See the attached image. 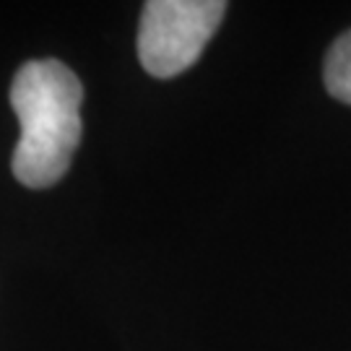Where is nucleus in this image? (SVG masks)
<instances>
[{"instance_id":"nucleus-1","label":"nucleus","mask_w":351,"mask_h":351,"mask_svg":"<svg viewBox=\"0 0 351 351\" xmlns=\"http://www.w3.org/2000/svg\"><path fill=\"white\" fill-rule=\"evenodd\" d=\"M78 75L60 60H32L11 84V104L21 125L13 151V175L26 188H50L71 167L81 143Z\"/></svg>"},{"instance_id":"nucleus-2","label":"nucleus","mask_w":351,"mask_h":351,"mask_svg":"<svg viewBox=\"0 0 351 351\" xmlns=\"http://www.w3.org/2000/svg\"><path fill=\"white\" fill-rule=\"evenodd\" d=\"M226 13L221 0H149L141 13L138 60L154 78H175L201 58Z\"/></svg>"},{"instance_id":"nucleus-3","label":"nucleus","mask_w":351,"mask_h":351,"mask_svg":"<svg viewBox=\"0 0 351 351\" xmlns=\"http://www.w3.org/2000/svg\"><path fill=\"white\" fill-rule=\"evenodd\" d=\"M326 88L333 99L351 104V32L341 34L326 55L323 65Z\"/></svg>"}]
</instances>
